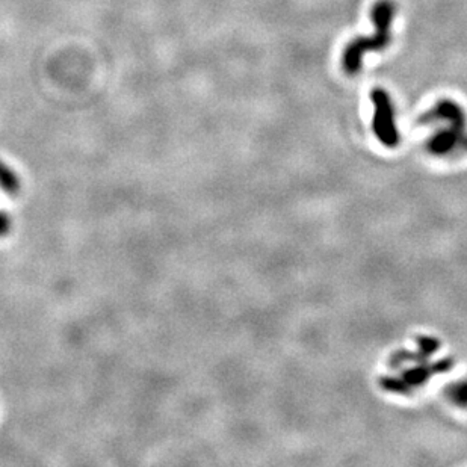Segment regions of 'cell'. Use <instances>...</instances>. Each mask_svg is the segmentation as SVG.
I'll return each instance as SVG.
<instances>
[{
  "instance_id": "cell-4",
  "label": "cell",
  "mask_w": 467,
  "mask_h": 467,
  "mask_svg": "<svg viewBox=\"0 0 467 467\" xmlns=\"http://www.w3.org/2000/svg\"><path fill=\"white\" fill-rule=\"evenodd\" d=\"M20 186H22V180L18 174L8 164L0 161V192L15 195L20 191Z\"/></svg>"
},
{
  "instance_id": "cell-5",
  "label": "cell",
  "mask_w": 467,
  "mask_h": 467,
  "mask_svg": "<svg viewBox=\"0 0 467 467\" xmlns=\"http://www.w3.org/2000/svg\"><path fill=\"white\" fill-rule=\"evenodd\" d=\"M13 230V218L8 212L0 211V237L11 233Z\"/></svg>"
},
{
  "instance_id": "cell-1",
  "label": "cell",
  "mask_w": 467,
  "mask_h": 467,
  "mask_svg": "<svg viewBox=\"0 0 467 467\" xmlns=\"http://www.w3.org/2000/svg\"><path fill=\"white\" fill-rule=\"evenodd\" d=\"M396 14L393 0H379L371 9L374 23V34L369 37H359L348 43L342 53V68L346 74L354 76L362 72L366 53L381 52L389 47L392 41V25Z\"/></svg>"
},
{
  "instance_id": "cell-3",
  "label": "cell",
  "mask_w": 467,
  "mask_h": 467,
  "mask_svg": "<svg viewBox=\"0 0 467 467\" xmlns=\"http://www.w3.org/2000/svg\"><path fill=\"white\" fill-rule=\"evenodd\" d=\"M374 105L372 129L375 135L386 147H395L400 143V133L395 123V107L389 93L383 88H374L371 91Z\"/></svg>"
},
{
  "instance_id": "cell-2",
  "label": "cell",
  "mask_w": 467,
  "mask_h": 467,
  "mask_svg": "<svg viewBox=\"0 0 467 467\" xmlns=\"http://www.w3.org/2000/svg\"><path fill=\"white\" fill-rule=\"evenodd\" d=\"M423 120H439L445 123L430 141L431 152L448 154L455 150H467V118L463 107L449 98L439 100Z\"/></svg>"
}]
</instances>
